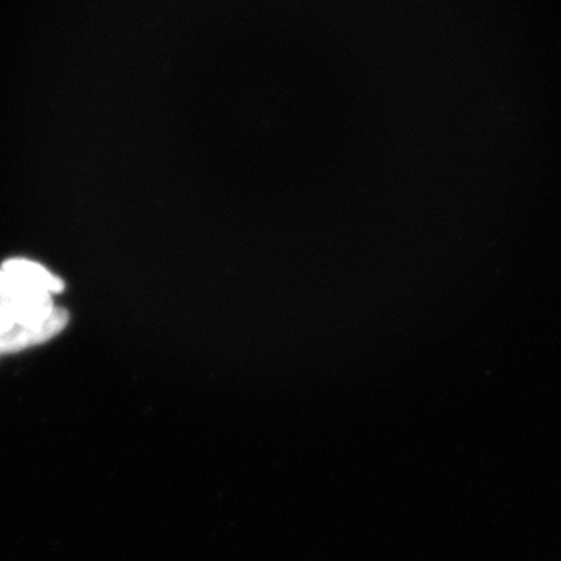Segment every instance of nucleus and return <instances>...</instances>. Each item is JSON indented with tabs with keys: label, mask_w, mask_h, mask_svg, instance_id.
Wrapping results in <instances>:
<instances>
[{
	"label": "nucleus",
	"mask_w": 561,
	"mask_h": 561,
	"mask_svg": "<svg viewBox=\"0 0 561 561\" xmlns=\"http://www.w3.org/2000/svg\"><path fill=\"white\" fill-rule=\"evenodd\" d=\"M13 320L10 319L9 313H7L5 309L0 305V335L7 334L11 330H14Z\"/></svg>",
	"instance_id": "obj_4"
},
{
	"label": "nucleus",
	"mask_w": 561,
	"mask_h": 561,
	"mask_svg": "<svg viewBox=\"0 0 561 561\" xmlns=\"http://www.w3.org/2000/svg\"><path fill=\"white\" fill-rule=\"evenodd\" d=\"M2 271L10 273L14 278L22 280L28 286L35 287V289L49 291V294H60L65 290V283L54 273L47 271L44 265L38 262L24 260V257H14L3 262Z\"/></svg>",
	"instance_id": "obj_3"
},
{
	"label": "nucleus",
	"mask_w": 561,
	"mask_h": 561,
	"mask_svg": "<svg viewBox=\"0 0 561 561\" xmlns=\"http://www.w3.org/2000/svg\"><path fill=\"white\" fill-rule=\"evenodd\" d=\"M0 305L18 328H36L54 316L51 294L35 289L0 268Z\"/></svg>",
	"instance_id": "obj_1"
},
{
	"label": "nucleus",
	"mask_w": 561,
	"mask_h": 561,
	"mask_svg": "<svg viewBox=\"0 0 561 561\" xmlns=\"http://www.w3.org/2000/svg\"><path fill=\"white\" fill-rule=\"evenodd\" d=\"M69 321V313L65 309H55L54 316L46 323L36 328H14L7 334L0 335V353H14L31 348V346L41 345V343L50 341L55 335L65 330Z\"/></svg>",
	"instance_id": "obj_2"
}]
</instances>
